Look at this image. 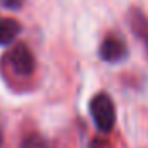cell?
I'll return each instance as SVG.
<instances>
[{"label": "cell", "instance_id": "obj_1", "mask_svg": "<svg viewBox=\"0 0 148 148\" xmlns=\"http://www.w3.org/2000/svg\"><path fill=\"white\" fill-rule=\"evenodd\" d=\"M90 112H91V117H93L97 127L102 133L112 131V127L115 124V107L107 93H97L90 100Z\"/></svg>", "mask_w": 148, "mask_h": 148}, {"label": "cell", "instance_id": "obj_2", "mask_svg": "<svg viewBox=\"0 0 148 148\" xmlns=\"http://www.w3.org/2000/svg\"><path fill=\"white\" fill-rule=\"evenodd\" d=\"M9 62H10L12 69L16 71V74H19V76H29L35 71V57L24 43L16 45L9 52Z\"/></svg>", "mask_w": 148, "mask_h": 148}, {"label": "cell", "instance_id": "obj_3", "mask_svg": "<svg viewBox=\"0 0 148 148\" xmlns=\"http://www.w3.org/2000/svg\"><path fill=\"white\" fill-rule=\"evenodd\" d=\"M100 57L105 62H121L127 57V47L119 36H107L100 45Z\"/></svg>", "mask_w": 148, "mask_h": 148}, {"label": "cell", "instance_id": "obj_4", "mask_svg": "<svg viewBox=\"0 0 148 148\" xmlns=\"http://www.w3.org/2000/svg\"><path fill=\"white\" fill-rule=\"evenodd\" d=\"M127 21H129V26L133 29V33L140 38V41L145 45L148 52V17L138 9H131L129 14H127Z\"/></svg>", "mask_w": 148, "mask_h": 148}, {"label": "cell", "instance_id": "obj_5", "mask_svg": "<svg viewBox=\"0 0 148 148\" xmlns=\"http://www.w3.org/2000/svg\"><path fill=\"white\" fill-rule=\"evenodd\" d=\"M19 31H21V24L16 19H12V17L2 19L0 21V45L12 43L16 36L19 35Z\"/></svg>", "mask_w": 148, "mask_h": 148}, {"label": "cell", "instance_id": "obj_6", "mask_svg": "<svg viewBox=\"0 0 148 148\" xmlns=\"http://www.w3.org/2000/svg\"><path fill=\"white\" fill-rule=\"evenodd\" d=\"M21 148H48V145H47V141H45L41 136H38V134H29L28 138H24Z\"/></svg>", "mask_w": 148, "mask_h": 148}, {"label": "cell", "instance_id": "obj_7", "mask_svg": "<svg viewBox=\"0 0 148 148\" xmlns=\"http://www.w3.org/2000/svg\"><path fill=\"white\" fill-rule=\"evenodd\" d=\"M2 5L9 7V9H19L23 5V0H0Z\"/></svg>", "mask_w": 148, "mask_h": 148}, {"label": "cell", "instance_id": "obj_8", "mask_svg": "<svg viewBox=\"0 0 148 148\" xmlns=\"http://www.w3.org/2000/svg\"><path fill=\"white\" fill-rule=\"evenodd\" d=\"M2 141H3V134H2V129H0V147H2Z\"/></svg>", "mask_w": 148, "mask_h": 148}]
</instances>
